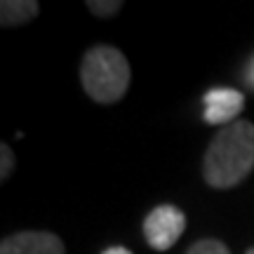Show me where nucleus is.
<instances>
[{
  "label": "nucleus",
  "mask_w": 254,
  "mask_h": 254,
  "mask_svg": "<svg viewBox=\"0 0 254 254\" xmlns=\"http://www.w3.org/2000/svg\"><path fill=\"white\" fill-rule=\"evenodd\" d=\"M254 170V123L236 120L221 127L202 158V177L212 189H233Z\"/></svg>",
  "instance_id": "obj_1"
},
{
  "label": "nucleus",
  "mask_w": 254,
  "mask_h": 254,
  "mask_svg": "<svg viewBox=\"0 0 254 254\" xmlns=\"http://www.w3.org/2000/svg\"><path fill=\"white\" fill-rule=\"evenodd\" d=\"M129 62L113 45L90 47L80 62V82L87 97L97 104H116L129 90Z\"/></svg>",
  "instance_id": "obj_2"
},
{
  "label": "nucleus",
  "mask_w": 254,
  "mask_h": 254,
  "mask_svg": "<svg viewBox=\"0 0 254 254\" xmlns=\"http://www.w3.org/2000/svg\"><path fill=\"white\" fill-rule=\"evenodd\" d=\"M184 231H186V214L174 205H158L144 219L146 243L158 252L174 247V243L184 236Z\"/></svg>",
  "instance_id": "obj_3"
},
{
  "label": "nucleus",
  "mask_w": 254,
  "mask_h": 254,
  "mask_svg": "<svg viewBox=\"0 0 254 254\" xmlns=\"http://www.w3.org/2000/svg\"><path fill=\"white\" fill-rule=\"evenodd\" d=\"M205 111L202 118L207 125H231L236 123L240 111L245 109V94L233 87H214L202 97Z\"/></svg>",
  "instance_id": "obj_4"
},
{
  "label": "nucleus",
  "mask_w": 254,
  "mask_h": 254,
  "mask_svg": "<svg viewBox=\"0 0 254 254\" xmlns=\"http://www.w3.org/2000/svg\"><path fill=\"white\" fill-rule=\"evenodd\" d=\"M0 254H66V247L50 231H19L0 243Z\"/></svg>",
  "instance_id": "obj_5"
},
{
  "label": "nucleus",
  "mask_w": 254,
  "mask_h": 254,
  "mask_svg": "<svg viewBox=\"0 0 254 254\" xmlns=\"http://www.w3.org/2000/svg\"><path fill=\"white\" fill-rule=\"evenodd\" d=\"M40 5L36 0H2L0 5V24L5 28H14L21 24H28L38 17Z\"/></svg>",
  "instance_id": "obj_6"
},
{
  "label": "nucleus",
  "mask_w": 254,
  "mask_h": 254,
  "mask_svg": "<svg viewBox=\"0 0 254 254\" xmlns=\"http://www.w3.org/2000/svg\"><path fill=\"white\" fill-rule=\"evenodd\" d=\"M186 254H231L228 247L221 243V240H214V238H202L198 243L186 250Z\"/></svg>",
  "instance_id": "obj_7"
},
{
  "label": "nucleus",
  "mask_w": 254,
  "mask_h": 254,
  "mask_svg": "<svg viewBox=\"0 0 254 254\" xmlns=\"http://www.w3.org/2000/svg\"><path fill=\"white\" fill-rule=\"evenodd\" d=\"M123 7L120 0H87V9L94 17H113Z\"/></svg>",
  "instance_id": "obj_8"
},
{
  "label": "nucleus",
  "mask_w": 254,
  "mask_h": 254,
  "mask_svg": "<svg viewBox=\"0 0 254 254\" xmlns=\"http://www.w3.org/2000/svg\"><path fill=\"white\" fill-rule=\"evenodd\" d=\"M12 170H14V153L9 144H0V179L5 182Z\"/></svg>",
  "instance_id": "obj_9"
},
{
  "label": "nucleus",
  "mask_w": 254,
  "mask_h": 254,
  "mask_svg": "<svg viewBox=\"0 0 254 254\" xmlns=\"http://www.w3.org/2000/svg\"><path fill=\"white\" fill-rule=\"evenodd\" d=\"M101 254H132V252L125 250V247H109V250H104Z\"/></svg>",
  "instance_id": "obj_10"
},
{
  "label": "nucleus",
  "mask_w": 254,
  "mask_h": 254,
  "mask_svg": "<svg viewBox=\"0 0 254 254\" xmlns=\"http://www.w3.org/2000/svg\"><path fill=\"white\" fill-rule=\"evenodd\" d=\"M250 82H252V87H254V62H252V68H250Z\"/></svg>",
  "instance_id": "obj_11"
},
{
  "label": "nucleus",
  "mask_w": 254,
  "mask_h": 254,
  "mask_svg": "<svg viewBox=\"0 0 254 254\" xmlns=\"http://www.w3.org/2000/svg\"><path fill=\"white\" fill-rule=\"evenodd\" d=\"M247 254H254V247H252V250H247Z\"/></svg>",
  "instance_id": "obj_12"
}]
</instances>
